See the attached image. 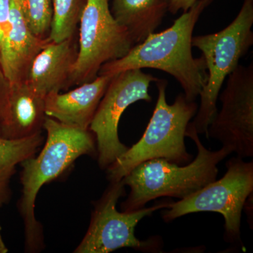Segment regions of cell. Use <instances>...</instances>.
Returning a JSON list of instances; mask_svg holds the SVG:
<instances>
[{"instance_id": "52a82bcc", "label": "cell", "mask_w": 253, "mask_h": 253, "mask_svg": "<svg viewBox=\"0 0 253 253\" xmlns=\"http://www.w3.org/2000/svg\"><path fill=\"white\" fill-rule=\"evenodd\" d=\"M110 182L109 187L95 204L89 229L74 253H109L123 248H131L144 253L161 252L162 240L153 237L140 241L136 237L134 230L143 218L168 208L170 202L132 212H119L116 206L120 198L126 194V185L122 179Z\"/></svg>"}, {"instance_id": "44dd1931", "label": "cell", "mask_w": 253, "mask_h": 253, "mask_svg": "<svg viewBox=\"0 0 253 253\" xmlns=\"http://www.w3.org/2000/svg\"><path fill=\"white\" fill-rule=\"evenodd\" d=\"M197 0H169L168 11L171 14H176L179 11L183 12L187 11Z\"/></svg>"}, {"instance_id": "2e32d148", "label": "cell", "mask_w": 253, "mask_h": 253, "mask_svg": "<svg viewBox=\"0 0 253 253\" xmlns=\"http://www.w3.org/2000/svg\"><path fill=\"white\" fill-rule=\"evenodd\" d=\"M43 142L42 132L17 139H7L0 133V207L11 199L10 181L16 166L34 156Z\"/></svg>"}, {"instance_id": "ffe728a7", "label": "cell", "mask_w": 253, "mask_h": 253, "mask_svg": "<svg viewBox=\"0 0 253 253\" xmlns=\"http://www.w3.org/2000/svg\"><path fill=\"white\" fill-rule=\"evenodd\" d=\"M11 0H0V46L9 23Z\"/></svg>"}, {"instance_id": "e0dca14e", "label": "cell", "mask_w": 253, "mask_h": 253, "mask_svg": "<svg viewBox=\"0 0 253 253\" xmlns=\"http://www.w3.org/2000/svg\"><path fill=\"white\" fill-rule=\"evenodd\" d=\"M87 0H52L49 38L59 42L76 35Z\"/></svg>"}, {"instance_id": "30bf717a", "label": "cell", "mask_w": 253, "mask_h": 253, "mask_svg": "<svg viewBox=\"0 0 253 253\" xmlns=\"http://www.w3.org/2000/svg\"><path fill=\"white\" fill-rule=\"evenodd\" d=\"M219 93L220 111L208 126L206 137L219 141L238 157L253 156V64L239 66Z\"/></svg>"}, {"instance_id": "7a4b0ae2", "label": "cell", "mask_w": 253, "mask_h": 253, "mask_svg": "<svg viewBox=\"0 0 253 253\" xmlns=\"http://www.w3.org/2000/svg\"><path fill=\"white\" fill-rule=\"evenodd\" d=\"M44 129L47 136L37 157L21 163L22 195L18 208L24 223L26 251L37 252L43 246L42 229L37 220L35 207L40 190L56 179L78 158L96 151L95 136L89 129H83L46 116Z\"/></svg>"}, {"instance_id": "ba28073f", "label": "cell", "mask_w": 253, "mask_h": 253, "mask_svg": "<svg viewBox=\"0 0 253 253\" xmlns=\"http://www.w3.org/2000/svg\"><path fill=\"white\" fill-rule=\"evenodd\" d=\"M79 24L70 87L93 81L104 63L121 59L134 45L127 31L113 17L109 0H87Z\"/></svg>"}, {"instance_id": "6da1fadb", "label": "cell", "mask_w": 253, "mask_h": 253, "mask_svg": "<svg viewBox=\"0 0 253 253\" xmlns=\"http://www.w3.org/2000/svg\"><path fill=\"white\" fill-rule=\"evenodd\" d=\"M213 1L197 0L172 26L151 33L121 59L104 63L98 76H113L131 69L159 70L174 78L186 99L196 101L206 84L208 73L204 56H193V33L200 16Z\"/></svg>"}, {"instance_id": "277c9868", "label": "cell", "mask_w": 253, "mask_h": 253, "mask_svg": "<svg viewBox=\"0 0 253 253\" xmlns=\"http://www.w3.org/2000/svg\"><path fill=\"white\" fill-rule=\"evenodd\" d=\"M158 96L156 107L147 127L139 141L119 156L107 169L110 181L121 180L141 163L154 158H164L177 165L191 162L192 156L186 151L185 133L196 116L199 106L183 93L169 104L166 99L168 82H156Z\"/></svg>"}, {"instance_id": "5bb4252c", "label": "cell", "mask_w": 253, "mask_h": 253, "mask_svg": "<svg viewBox=\"0 0 253 253\" xmlns=\"http://www.w3.org/2000/svg\"><path fill=\"white\" fill-rule=\"evenodd\" d=\"M44 98L26 82L11 84L7 106L0 120L1 135L17 139L42 132L46 118Z\"/></svg>"}, {"instance_id": "8992f818", "label": "cell", "mask_w": 253, "mask_h": 253, "mask_svg": "<svg viewBox=\"0 0 253 253\" xmlns=\"http://www.w3.org/2000/svg\"><path fill=\"white\" fill-rule=\"evenodd\" d=\"M222 178L204 186L177 202H170L162 212L169 222L191 213L214 212L222 214L225 236L231 243L241 242V216L245 204L253 192V162L236 156L226 163Z\"/></svg>"}, {"instance_id": "4fadbf2b", "label": "cell", "mask_w": 253, "mask_h": 253, "mask_svg": "<svg viewBox=\"0 0 253 253\" xmlns=\"http://www.w3.org/2000/svg\"><path fill=\"white\" fill-rule=\"evenodd\" d=\"M78 51L76 35L59 42L50 41L33 61L26 83L44 97L68 89Z\"/></svg>"}, {"instance_id": "9c48e42d", "label": "cell", "mask_w": 253, "mask_h": 253, "mask_svg": "<svg viewBox=\"0 0 253 253\" xmlns=\"http://www.w3.org/2000/svg\"><path fill=\"white\" fill-rule=\"evenodd\" d=\"M158 80L142 69L128 70L111 78L89 127L96 138L100 168L106 169L128 149L118 136L121 116L137 101L151 102L150 85Z\"/></svg>"}, {"instance_id": "ac0fdd59", "label": "cell", "mask_w": 253, "mask_h": 253, "mask_svg": "<svg viewBox=\"0 0 253 253\" xmlns=\"http://www.w3.org/2000/svg\"><path fill=\"white\" fill-rule=\"evenodd\" d=\"M31 31L41 38L49 36L52 0H13Z\"/></svg>"}, {"instance_id": "7c38bea8", "label": "cell", "mask_w": 253, "mask_h": 253, "mask_svg": "<svg viewBox=\"0 0 253 253\" xmlns=\"http://www.w3.org/2000/svg\"><path fill=\"white\" fill-rule=\"evenodd\" d=\"M113 76L99 75L72 90L50 93L44 98L47 117L60 123L89 129L100 101Z\"/></svg>"}, {"instance_id": "7402d4cb", "label": "cell", "mask_w": 253, "mask_h": 253, "mask_svg": "<svg viewBox=\"0 0 253 253\" xmlns=\"http://www.w3.org/2000/svg\"><path fill=\"white\" fill-rule=\"evenodd\" d=\"M9 250L4 244V240H3L2 236H1V226L0 225V253H8Z\"/></svg>"}, {"instance_id": "3957f363", "label": "cell", "mask_w": 253, "mask_h": 253, "mask_svg": "<svg viewBox=\"0 0 253 253\" xmlns=\"http://www.w3.org/2000/svg\"><path fill=\"white\" fill-rule=\"evenodd\" d=\"M199 135L189 123L185 136L194 141L198 154L186 166L164 158H154L141 163L124 176L123 183L129 186L130 192L121 204L123 211H137L161 197L184 199L215 181L219 172L218 164L231 153L224 147L217 151L208 150Z\"/></svg>"}, {"instance_id": "8fae6325", "label": "cell", "mask_w": 253, "mask_h": 253, "mask_svg": "<svg viewBox=\"0 0 253 253\" xmlns=\"http://www.w3.org/2000/svg\"><path fill=\"white\" fill-rule=\"evenodd\" d=\"M51 41L35 35L25 21L17 4L11 0L7 27L0 46V69L10 84L27 81L37 55Z\"/></svg>"}, {"instance_id": "5b68a950", "label": "cell", "mask_w": 253, "mask_h": 253, "mask_svg": "<svg viewBox=\"0 0 253 253\" xmlns=\"http://www.w3.org/2000/svg\"><path fill=\"white\" fill-rule=\"evenodd\" d=\"M253 0H244L232 22L217 33L193 36L192 46L202 52L207 80L200 93L201 103L190 122L199 134H206L217 113V101L229 75L239 65L253 44Z\"/></svg>"}, {"instance_id": "d6986e66", "label": "cell", "mask_w": 253, "mask_h": 253, "mask_svg": "<svg viewBox=\"0 0 253 253\" xmlns=\"http://www.w3.org/2000/svg\"><path fill=\"white\" fill-rule=\"evenodd\" d=\"M10 89H11V84L7 78L5 77L4 73L0 69V120L2 118L7 106Z\"/></svg>"}, {"instance_id": "9a60e30c", "label": "cell", "mask_w": 253, "mask_h": 253, "mask_svg": "<svg viewBox=\"0 0 253 253\" xmlns=\"http://www.w3.org/2000/svg\"><path fill=\"white\" fill-rule=\"evenodd\" d=\"M169 0H112L113 17L130 36L134 45L144 41L162 23Z\"/></svg>"}]
</instances>
